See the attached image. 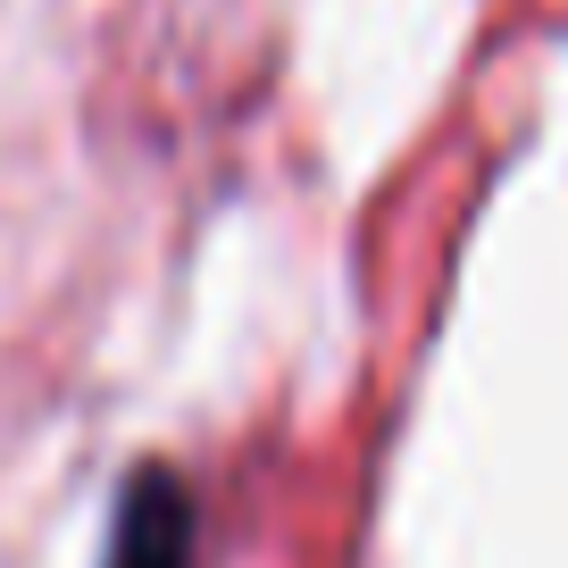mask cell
<instances>
[{
  "label": "cell",
  "instance_id": "6da1fadb",
  "mask_svg": "<svg viewBox=\"0 0 568 568\" xmlns=\"http://www.w3.org/2000/svg\"><path fill=\"white\" fill-rule=\"evenodd\" d=\"M101 568H193V494L168 468H142L125 485Z\"/></svg>",
  "mask_w": 568,
  "mask_h": 568
}]
</instances>
